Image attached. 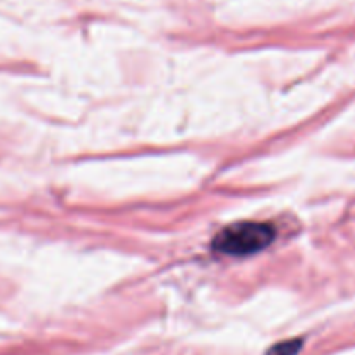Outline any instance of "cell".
<instances>
[{
    "label": "cell",
    "mask_w": 355,
    "mask_h": 355,
    "mask_svg": "<svg viewBox=\"0 0 355 355\" xmlns=\"http://www.w3.org/2000/svg\"><path fill=\"white\" fill-rule=\"evenodd\" d=\"M302 345L303 341L300 338L281 341V343L274 345L270 350L266 352V355H298V352L302 350Z\"/></svg>",
    "instance_id": "7a4b0ae2"
},
{
    "label": "cell",
    "mask_w": 355,
    "mask_h": 355,
    "mask_svg": "<svg viewBox=\"0 0 355 355\" xmlns=\"http://www.w3.org/2000/svg\"><path fill=\"white\" fill-rule=\"evenodd\" d=\"M274 239L275 230L272 225L241 221L221 230L213 241V248L221 254L245 256L265 249Z\"/></svg>",
    "instance_id": "6da1fadb"
}]
</instances>
